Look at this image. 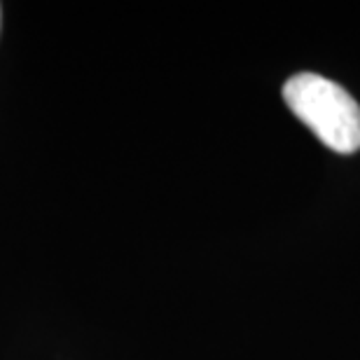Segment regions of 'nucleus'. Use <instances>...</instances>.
Segmentation results:
<instances>
[{"mask_svg": "<svg viewBox=\"0 0 360 360\" xmlns=\"http://www.w3.org/2000/svg\"><path fill=\"white\" fill-rule=\"evenodd\" d=\"M283 101L326 148L342 155L360 150V105L342 84L316 73H300L283 84Z\"/></svg>", "mask_w": 360, "mask_h": 360, "instance_id": "obj_1", "label": "nucleus"}, {"mask_svg": "<svg viewBox=\"0 0 360 360\" xmlns=\"http://www.w3.org/2000/svg\"><path fill=\"white\" fill-rule=\"evenodd\" d=\"M0 10H3V7H0ZM0 17H3V14H0Z\"/></svg>", "mask_w": 360, "mask_h": 360, "instance_id": "obj_2", "label": "nucleus"}]
</instances>
